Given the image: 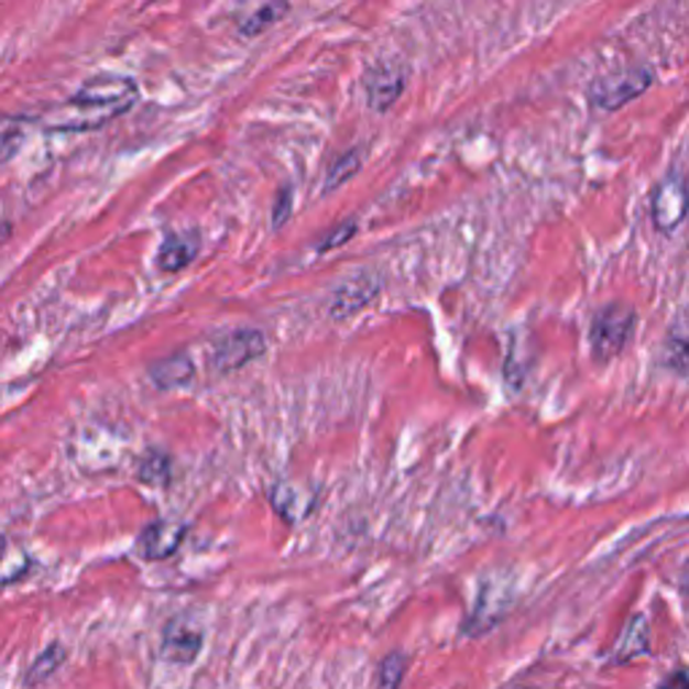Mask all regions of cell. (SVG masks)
Here are the masks:
<instances>
[{"mask_svg":"<svg viewBox=\"0 0 689 689\" xmlns=\"http://www.w3.org/2000/svg\"><path fill=\"white\" fill-rule=\"evenodd\" d=\"M173 474V461L165 456V452H156L151 450L146 456L141 458V467H138V477H141L146 485H156V488H165L171 482Z\"/></svg>","mask_w":689,"mask_h":689,"instance_id":"d6986e66","label":"cell"},{"mask_svg":"<svg viewBox=\"0 0 689 689\" xmlns=\"http://www.w3.org/2000/svg\"><path fill=\"white\" fill-rule=\"evenodd\" d=\"M378 294H380L378 277L370 275V272H356V275L344 277L340 286L331 292L326 313L335 320L353 318L356 313H361L367 305H372V299Z\"/></svg>","mask_w":689,"mask_h":689,"instance_id":"8992f818","label":"cell"},{"mask_svg":"<svg viewBox=\"0 0 689 689\" xmlns=\"http://www.w3.org/2000/svg\"><path fill=\"white\" fill-rule=\"evenodd\" d=\"M649 87L652 70L641 68V65H631V68L612 70V74L598 78L590 89V100L592 106L601 108V111H616V108L641 98Z\"/></svg>","mask_w":689,"mask_h":689,"instance_id":"277c9868","label":"cell"},{"mask_svg":"<svg viewBox=\"0 0 689 689\" xmlns=\"http://www.w3.org/2000/svg\"><path fill=\"white\" fill-rule=\"evenodd\" d=\"M288 14L286 0H253L245 6L243 14L238 17V30L243 39H256V35L267 33V30L281 22Z\"/></svg>","mask_w":689,"mask_h":689,"instance_id":"8fae6325","label":"cell"},{"mask_svg":"<svg viewBox=\"0 0 689 689\" xmlns=\"http://www.w3.org/2000/svg\"><path fill=\"white\" fill-rule=\"evenodd\" d=\"M407 674V657L402 652H389L378 665V689H398Z\"/></svg>","mask_w":689,"mask_h":689,"instance_id":"ffe728a7","label":"cell"},{"mask_svg":"<svg viewBox=\"0 0 689 689\" xmlns=\"http://www.w3.org/2000/svg\"><path fill=\"white\" fill-rule=\"evenodd\" d=\"M199 251V240L197 234L186 232V234H171L160 248V256H156V264H160L162 272H178L184 267H189L195 262Z\"/></svg>","mask_w":689,"mask_h":689,"instance_id":"9a60e30c","label":"cell"},{"mask_svg":"<svg viewBox=\"0 0 689 689\" xmlns=\"http://www.w3.org/2000/svg\"><path fill=\"white\" fill-rule=\"evenodd\" d=\"M203 649V633L192 622L173 620L167 622L165 636H162V655L173 663H195Z\"/></svg>","mask_w":689,"mask_h":689,"instance_id":"30bf717a","label":"cell"},{"mask_svg":"<svg viewBox=\"0 0 689 689\" xmlns=\"http://www.w3.org/2000/svg\"><path fill=\"white\" fill-rule=\"evenodd\" d=\"M149 374L151 380H154V385H160L162 391H173L192 383V378H195V364H192V359H186V356H171V359H162L156 361V364H151Z\"/></svg>","mask_w":689,"mask_h":689,"instance_id":"2e32d148","label":"cell"},{"mask_svg":"<svg viewBox=\"0 0 689 689\" xmlns=\"http://www.w3.org/2000/svg\"><path fill=\"white\" fill-rule=\"evenodd\" d=\"M356 229H359V223H356L353 219H348V221L337 223V227L331 229V232H326V234H324V240H320V243H318V251H320V253H326V251H331V248H340V245H344V243H348L350 238H353Z\"/></svg>","mask_w":689,"mask_h":689,"instance_id":"7402d4cb","label":"cell"},{"mask_svg":"<svg viewBox=\"0 0 689 689\" xmlns=\"http://www.w3.org/2000/svg\"><path fill=\"white\" fill-rule=\"evenodd\" d=\"M685 590H687V595H689V571H687V577H685Z\"/></svg>","mask_w":689,"mask_h":689,"instance_id":"d4e9b609","label":"cell"},{"mask_svg":"<svg viewBox=\"0 0 689 689\" xmlns=\"http://www.w3.org/2000/svg\"><path fill=\"white\" fill-rule=\"evenodd\" d=\"M28 553L11 542H0V584H11L28 573Z\"/></svg>","mask_w":689,"mask_h":689,"instance_id":"ac0fdd59","label":"cell"},{"mask_svg":"<svg viewBox=\"0 0 689 689\" xmlns=\"http://www.w3.org/2000/svg\"><path fill=\"white\" fill-rule=\"evenodd\" d=\"M270 501L277 515L286 520V523L305 520L313 512V504H316L313 493L307 488L294 485V482H277V485H272Z\"/></svg>","mask_w":689,"mask_h":689,"instance_id":"4fadbf2b","label":"cell"},{"mask_svg":"<svg viewBox=\"0 0 689 689\" xmlns=\"http://www.w3.org/2000/svg\"><path fill=\"white\" fill-rule=\"evenodd\" d=\"M633 329H636V310L622 302H612L595 310L590 324V348L598 361H612L625 350L627 340H631Z\"/></svg>","mask_w":689,"mask_h":689,"instance_id":"7a4b0ae2","label":"cell"},{"mask_svg":"<svg viewBox=\"0 0 689 689\" xmlns=\"http://www.w3.org/2000/svg\"><path fill=\"white\" fill-rule=\"evenodd\" d=\"M663 367L679 378H689V316L679 318L668 329L663 344Z\"/></svg>","mask_w":689,"mask_h":689,"instance_id":"5bb4252c","label":"cell"},{"mask_svg":"<svg viewBox=\"0 0 689 689\" xmlns=\"http://www.w3.org/2000/svg\"><path fill=\"white\" fill-rule=\"evenodd\" d=\"M59 663H63V649H59V646H52V649L44 652V655L33 663V668L28 670V685H35V681L46 679L52 670H57Z\"/></svg>","mask_w":689,"mask_h":689,"instance_id":"44dd1931","label":"cell"},{"mask_svg":"<svg viewBox=\"0 0 689 689\" xmlns=\"http://www.w3.org/2000/svg\"><path fill=\"white\" fill-rule=\"evenodd\" d=\"M687 208H689V195H687L685 181L676 178V175L665 178L663 184L657 186L655 208H652L657 229H663V232H670V229L679 227V223L685 221Z\"/></svg>","mask_w":689,"mask_h":689,"instance_id":"ba28073f","label":"cell"},{"mask_svg":"<svg viewBox=\"0 0 689 689\" xmlns=\"http://www.w3.org/2000/svg\"><path fill=\"white\" fill-rule=\"evenodd\" d=\"M186 536L184 523H173V520H156L149 528H143L141 539H138V553L146 560H165L178 553L181 542Z\"/></svg>","mask_w":689,"mask_h":689,"instance_id":"9c48e42d","label":"cell"},{"mask_svg":"<svg viewBox=\"0 0 689 689\" xmlns=\"http://www.w3.org/2000/svg\"><path fill=\"white\" fill-rule=\"evenodd\" d=\"M361 162L364 160H361L359 149H350V151H344L342 156H337V160L329 165V171H326V178H324L326 195H329L331 189H340L342 184H348V181L361 171Z\"/></svg>","mask_w":689,"mask_h":689,"instance_id":"e0dca14e","label":"cell"},{"mask_svg":"<svg viewBox=\"0 0 689 689\" xmlns=\"http://www.w3.org/2000/svg\"><path fill=\"white\" fill-rule=\"evenodd\" d=\"M264 350H267V340L259 329L229 331L227 337L216 342L210 367L219 374H232L256 361L259 356H264Z\"/></svg>","mask_w":689,"mask_h":689,"instance_id":"5b68a950","label":"cell"},{"mask_svg":"<svg viewBox=\"0 0 689 689\" xmlns=\"http://www.w3.org/2000/svg\"><path fill=\"white\" fill-rule=\"evenodd\" d=\"M515 588L510 577H488L477 592L474 609H471L467 625L461 627L467 636H480V633L493 631L506 614L515 606Z\"/></svg>","mask_w":689,"mask_h":689,"instance_id":"3957f363","label":"cell"},{"mask_svg":"<svg viewBox=\"0 0 689 689\" xmlns=\"http://www.w3.org/2000/svg\"><path fill=\"white\" fill-rule=\"evenodd\" d=\"M292 205H294V195L292 189H281V195H277L275 199V208H272V227H283V223L288 221V216H292Z\"/></svg>","mask_w":689,"mask_h":689,"instance_id":"603a6c76","label":"cell"},{"mask_svg":"<svg viewBox=\"0 0 689 689\" xmlns=\"http://www.w3.org/2000/svg\"><path fill=\"white\" fill-rule=\"evenodd\" d=\"M138 84L127 76L102 74L89 78L70 100V108L78 113L76 130H98L111 119L122 117L138 102Z\"/></svg>","mask_w":689,"mask_h":689,"instance_id":"6da1fadb","label":"cell"},{"mask_svg":"<svg viewBox=\"0 0 689 689\" xmlns=\"http://www.w3.org/2000/svg\"><path fill=\"white\" fill-rule=\"evenodd\" d=\"M407 87V70L398 63H380L374 65L367 76V100L374 111L385 113L394 102L404 95Z\"/></svg>","mask_w":689,"mask_h":689,"instance_id":"52a82bcc","label":"cell"},{"mask_svg":"<svg viewBox=\"0 0 689 689\" xmlns=\"http://www.w3.org/2000/svg\"><path fill=\"white\" fill-rule=\"evenodd\" d=\"M657 689H689V674L687 670H670Z\"/></svg>","mask_w":689,"mask_h":689,"instance_id":"cb8c5ba5","label":"cell"},{"mask_svg":"<svg viewBox=\"0 0 689 689\" xmlns=\"http://www.w3.org/2000/svg\"><path fill=\"white\" fill-rule=\"evenodd\" d=\"M652 649V638H649V620L644 614H633L627 620V625L622 627L620 638H616L614 652H612V663L622 665L644 657L646 652Z\"/></svg>","mask_w":689,"mask_h":689,"instance_id":"7c38bea8","label":"cell"}]
</instances>
